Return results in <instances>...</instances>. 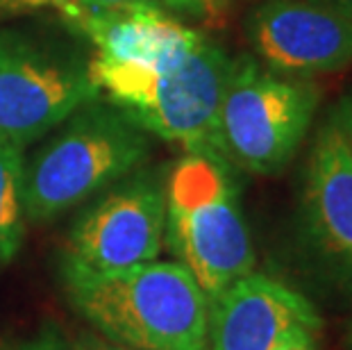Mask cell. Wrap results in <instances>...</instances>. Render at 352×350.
I'll return each instance as SVG.
<instances>
[{
  "mask_svg": "<svg viewBox=\"0 0 352 350\" xmlns=\"http://www.w3.org/2000/svg\"><path fill=\"white\" fill-rule=\"evenodd\" d=\"M89 71L100 91L141 130L179 144L186 153L219 155V114L234 71V57L221 46L202 39L189 55L160 69L94 57Z\"/></svg>",
  "mask_w": 352,
  "mask_h": 350,
  "instance_id": "1",
  "label": "cell"
},
{
  "mask_svg": "<svg viewBox=\"0 0 352 350\" xmlns=\"http://www.w3.org/2000/svg\"><path fill=\"white\" fill-rule=\"evenodd\" d=\"M76 307L132 350H209V298L179 262L69 282Z\"/></svg>",
  "mask_w": 352,
  "mask_h": 350,
  "instance_id": "2",
  "label": "cell"
},
{
  "mask_svg": "<svg viewBox=\"0 0 352 350\" xmlns=\"http://www.w3.org/2000/svg\"><path fill=\"white\" fill-rule=\"evenodd\" d=\"M228 164L212 153H186L164 189V237L209 303L254 266L252 237Z\"/></svg>",
  "mask_w": 352,
  "mask_h": 350,
  "instance_id": "3",
  "label": "cell"
},
{
  "mask_svg": "<svg viewBox=\"0 0 352 350\" xmlns=\"http://www.w3.org/2000/svg\"><path fill=\"white\" fill-rule=\"evenodd\" d=\"M94 102L25 166L30 221L55 219L148 157V132L125 111Z\"/></svg>",
  "mask_w": 352,
  "mask_h": 350,
  "instance_id": "4",
  "label": "cell"
},
{
  "mask_svg": "<svg viewBox=\"0 0 352 350\" xmlns=\"http://www.w3.org/2000/svg\"><path fill=\"white\" fill-rule=\"evenodd\" d=\"M318 102L320 89L311 80L234 57L219 114V155L250 173H280L305 141Z\"/></svg>",
  "mask_w": 352,
  "mask_h": 350,
  "instance_id": "5",
  "label": "cell"
},
{
  "mask_svg": "<svg viewBox=\"0 0 352 350\" xmlns=\"http://www.w3.org/2000/svg\"><path fill=\"white\" fill-rule=\"evenodd\" d=\"M98 96L82 57L0 30V139L23 148Z\"/></svg>",
  "mask_w": 352,
  "mask_h": 350,
  "instance_id": "6",
  "label": "cell"
},
{
  "mask_svg": "<svg viewBox=\"0 0 352 350\" xmlns=\"http://www.w3.org/2000/svg\"><path fill=\"white\" fill-rule=\"evenodd\" d=\"M166 232V193L153 180L111 191L76 223L64 250L66 282H82L155 262Z\"/></svg>",
  "mask_w": 352,
  "mask_h": 350,
  "instance_id": "7",
  "label": "cell"
},
{
  "mask_svg": "<svg viewBox=\"0 0 352 350\" xmlns=\"http://www.w3.org/2000/svg\"><path fill=\"white\" fill-rule=\"evenodd\" d=\"M300 228L325 280L352 296V155L334 118L320 128L307 160Z\"/></svg>",
  "mask_w": 352,
  "mask_h": 350,
  "instance_id": "8",
  "label": "cell"
},
{
  "mask_svg": "<svg viewBox=\"0 0 352 350\" xmlns=\"http://www.w3.org/2000/svg\"><path fill=\"white\" fill-rule=\"evenodd\" d=\"M250 41L280 76L309 80L352 66V17L325 0H266L250 17Z\"/></svg>",
  "mask_w": 352,
  "mask_h": 350,
  "instance_id": "9",
  "label": "cell"
},
{
  "mask_svg": "<svg viewBox=\"0 0 352 350\" xmlns=\"http://www.w3.org/2000/svg\"><path fill=\"white\" fill-rule=\"evenodd\" d=\"M323 321L307 298L284 282L248 273L209 303V350H271L284 334Z\"/></svg>",
  "mask_w": 352,
  "mask_h": 350,
  "instance_id": "10",
  "label": "cell"
},
{
  "mask_svg": "<svg viewBox=\"0 0 352 350\" xmlns=\"http://www.w3.org/2000/svg\"><path fill=\"white\" fill-rule=\"evenodd\" d=\"M55 7L66 23L94 43L96 57L125 66L160 69L175 64L205 39L198 30L166 17L153 0L114 10L76 3H57Z\"/></svg>",
  "mask_w": 352,
  "mask_h": 350,
  "instance_id": "11",
  "label": "cell"
},
{
  "mask_svg": "<svg viewBox=\"0 0 352 350\" xmlns=\"http://www.w3.org/2000/svg\"><path fill=\"white\" fill-rule=\"evenodd\" d=\"M23 148L0 139V264L12 262L25 239Z\"/></svg>",
  "mask_w": 352,
  "mask_h": 350,
  "instance_id": "12",
  "label": "cell"
},
{
  "mask_svg": "<svg viewBox=\"0 0 352 350\" xmlns=\"http://www.w3.org/2000/svg\"><path fill=\"white\" fill-rule=\"evenodd\" d=\"M314 334L311 330H305V327H296V330L287 332L284 337L277 341L271 350H314Z\"/></svg>",
  "mask_w": 352,
  "mask_h": 350,
  "instance_id": "13",
  "label": "cell"
},
{
  "mask_svg": "<svg viewBox=\"0 0 352 350\" xmlns=\"http://www.w3.org/2000/svg\"><path fill=\"white\" fill-rule=\"evenodd\" d=\"M164 3L177 7V10H191V12H212L223 0H164Z\"/></svg>",
  "mask_w": 352,
  "mask_h": 350,
  "instance_id": "14",
  "label": "cell"
},
{
  "mask_svg": "<svg viewBox=\"0 0 352 350\" xmlns=\"http://www.w3.org/2000/svg\"><path fill=\"white\" fill-rule=\"evenodd\" d=\"M57 3H76L82 7H100V10H114V7H125L134 3H146V0H55ZM155 3V0H153Z\"/></svg>",
  "mask_w": 352,
  "mask_h": 350,
  "instance_id": "15",
  "label": "cell"
},
{
  "mask_svg": "<svg viewBox=\"0 0 352 350\" xmlns=\"http://www.w3.org/2000/svg\"><path fill=\"white\" fill-rule=\"evenodd\" d=\"M334 121L339 123L343 137H346V144L350 148V155H352V105H341L339 111H336Z\"/></svg>",
  "mask_w": 352,
  "mask_h": 350,
  "instance_id": "16",
  "label": "cell"
},
{
  "mask_svg": "<svg viewBox=\"0 0 352 350\" xmlns=\"http://www.w3.org/2000/svg\"><path fill=\"white\" fill-rule=\"evenodd\" d=\"M21 350H76V348H69L66 344H62V341H59L55 334H46V337L32 341V344L23 346Z\"/></svg>",
  "mask_w": 352,
  "mask_h": 350,
  "instance_id": "17",
  "label": "cell"
},
{
  "mask_svg": "<svg viewBox=\"0 0 352 350\" xmlns=\"http://www.w3.org/2000/svg\"><path fill=\"white\" fill-rule=\"evenodd\" d=\"M76 350H127V348L102 344V341H98V339H85V341H80V344L76 346Z\"/></svg>",
  "mask_w": 352,
  "mask_h": 350,
  "instance_id": "18",
  "label": "cell"
},
{
  "mask_svg": "<svg viewBox=\"0 0 352 350\" xmlns=\"http://www.w3.org/2000/svg\"><path fill=\"white\" fill-rule=\"evenodd\" d=\"M0 5H55V0H0Z\"/></svg>",
  "mask_w": 352,
  "mask_h": 350,
  "instance_id": "19",
  "label": "cell"
},
{
  "mask_svg": "<svg viewBox=\"0 0 352 350\" xmlns=\"http://www.w3.org/2000/svg\"><path fill=\"white\" fill-rule=\"evenodd\" d=\"M325 3L339 7L341 12H346V14H350V17H352V0H325Z\"/></svg>",
  "mask_w": 352,
  "mask_h": 350,
  "instance_id": "20",
  "label": "cell"
},
{
  "mask_svg": "<svg viewBox=\"0 0 352 350\" xmlns=\"http://www.w3.org/2000/svg\"><path fill=\"white\" fill-rule=\"evenodd\" d=\"M343 348H346V350H352V321H350L348 330H346V341H343Z\"/></svg>",
  "mask_w": 352,
  "mask_h": 350,
  "instance_id": "21",
  "label": "cell"
}]
</instances>
